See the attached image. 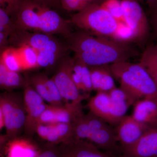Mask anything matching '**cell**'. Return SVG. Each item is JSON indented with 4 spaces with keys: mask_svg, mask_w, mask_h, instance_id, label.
Wrapping results in <instances>:
<instances>
[{
    "mask_svg": "<svg viewBox=\"0 0 157 157\" xmlns=\"http://www.w3.org/2000/svg\"><path fill=\"white\" fill-rule=\"evenodd\" d=\"M65 38L74 56L89 67L128 61L137 55V52L130 43L94 36L83 31L72 32Z\"/></svg>",
    "mask_w": 157,
    "mask_h": 157,
    "instance_id": "1",
    "label": "cell"
},
{
    "mask_svg": "<svg viewBox=\"0 0 157 157\" xmlns=\"http://www.w3.org/2000/svg\"><path fill=\"white\" fill-rule=\"evenodd\" d=\"M74 138L88 140L100 149L117 155H122L115 128L90 112L78 117L73 123Z\"/></svg>",
    "mask_w": 157,
    "mask_h": 157,
    "instance_id": "2",
    "label": "cell"
},
{
    "mask_svg": "<svg viewBox=\"0 0 157 157\" xmlns=\"http://www.w3.org/2000/svg\"><path fill=\"white\" fill-rule=\"evenodd\" d=\"M120 87L135 101L144 98L157 99V85L147 71L138 63L128 61L109 65Z\"/></svg>",
    "mask_w": 157,
    "mask_h": 157,
    "instance_id": "3",
    "label": "cell"
},
{
    "mask_svg": "<svg viewBox=\"0 0 157 157\" xmlns=\"http://www.w3.org/2000/svg\"><path fill=\"white\" fill-rule=\"evenodd\" d=\"M72 24L94 36L113 38L118 21L100 4H93L73 14L70 20Z\"/></svg>",
    "mask_w": 157,
    "mask_h": 157,
    "instance_id": "4",
    "label": "cell"
},
{
    "mask_svg": "<svg viewBox=\"0 0 157 157\" xmlns=\"http://www.w3.org/2000/svg\"><path fill=\"white\" fill-rule=\"evenodd\" d=\"M16 94L5 93L0 98V111L4 114L6 136L10 139L17 137L24 128L26 112L23 101Z\"/></svg>",
    "mask_w": 157,
    "mask_h": 157,
    "instance_id": "5",
    "label": "cell"
},
{
    "mask_svg": "<svg viewBox=\"0 0 157 157\" xmlns=\"http://www.w3.org/2000/svg\"><path fill=\"white\" fill-rule=\"evenodd\" d=\"M73 57L66 56L60 62L56 73L52 77L59 91L62 98L66 103H80L88 98L82 95L72 79Z\"/></svg>",
    "mask_w": 157,
    "mask_h": 157,
    "instance_id": "6",
    "label": "cell"
},
{
    "mask_svg": "<svg viewBox=\"0 0 157 157\" xmlns=\"http://www.w3.org/2000/svg\"><path fill=\"white\" fill-rule=\"evenodd\" d=\"M125 22L132 29L135 42H142L148 36V20L137 0H121Z\"/></svg>",
    "mask_w": 157,
    "mask_h": 157,
    "instance_id": "7",
    "label": "cell"
},
{
    "mask_svg": "<svg viewBox=\"0 0 157 157\" xmlns=\"http://www.w3.org/2000/svg\"><path fill=\"white\" fill-rule=\"evenodd\" d=\"M44 101L29 83L26 84L24 87L23 102L26 112L24 130L27 136H32L36 133L39 118L47 106Z\"/></svg>",
    "mask_w": 157,
    "mask_h": 157,
    "instance_id": "8",
    "label": "cell"
},
{
    "mask_svg": "<svg viewBox=\"0 0 157 157\" xmlns=\"http://www.w3.org/2000/svg\"><path fill=\"white\" fill-rule=\"evenodd\" d=\"M37 10L39 17V32L51 35H61L65 38L72 33L70 20L64 19L51 8L38 3Z\"/></svg>",
    "mask_w": 157,
    "mask_h": 157,
    "instance_id": "9",
    "label": "cell"
},
{
    "mask_svg": "<svg viewBox=\"0 0 157 157\" xmlns=\"http://www.w3.org/2000/svg\"><path fill=\"white\" fill-rule=\"evenodd\" d=\"M149 128L135 120L132 115H125L115 127L118 142L124 151L132 147Z\"/></svg>",
    "mask_w": 157,
    "mask_h": 157,
    "instance_id": "10",
    "label": "cell"
},
{
    "mask_svg": "<svg viewBox=\"0 0 157 157\" xmlns=\"http://www.w3.org/2000/svg\"><path fill=\"white\" fill-rule=\"evenodd\" d=\"M59 145L62 157H122L104 151L86 140L73 138Z\"/></svg>",
    "mask_w": 157,
    "mask_h": 157,
    "instance_id": "11",
    "label": "cell"
},
{
    "mask_svg": "<svg viewBox=\"0 0 157 157\" xmlns=\"http://www.w3.org/2000/svg\"><path fill=\"white\" fill-rule=\"evenodd\" d=\"M11 17L17 29L39 32V17L36 2L21 0L16 12Z\"/></svg>",
    "mask_w": 157,
    "mask_h": 157,
    "instance_id": "12",
    "label": "cell"
},
{
    "mask_svg": "<svg viewBox=\"0 0 157 157\" xmlns=\"http://www.w3.org/2000/svg\"><path fill=\"white\" fill-rule=\"evenodd\" d=\"M17 29L9 36L10 46L15 48L27 45L39 51L44 48L53 35Z\"/></svg>",
    "mask_w": 157,
    "mask_h": 157,
    "instance_id": "13",
    "label": "cell"
},
{
    "mask_svg": "<svg viewBox=\"0 0 157 157\" xmlns=\"http://www.w3.org/2000/svg\"><path fill=\"white\" fill-rule=\"evenodd\" d=\"M122 157H157V127L151 128Z\"/></svg>",
    "mask_w": 157,
    "mask_h": 157,
    "instance_id": "14",
    "label": "cell"
},
{
    "mask_svg": "<svg viewBox=\"0 0 157 157\" xmlns=\"http://www.w3.org/2000/svg\"><path fill=\"white\" fill-rule=\"evenodd\" d=\"M90 112L115 127L114 104L109 92H98L90 98L87 104Z\"/></svg>",
    "mask_w": 157,
    "mask_h": 157,
    "instance_id": "15",
    "label": "cell"
},
{
    "mask_svg": "<svg viewBox=\"0 0 157 157\" xmlns=\"http://www.w3.org/2000/svg\"><path fill=\"white\" fill-rule=\"evenodd\" d=\"M68 49L67 45L54 37L44 48L38 51L39 67L50 68L55 66L66 56Z\"/></svg>",
    "mask_w": 157,
    "mask_h": 157,
    "instance_id": "16",
    "label": "cell"
},
{
    "mask_svg": "<svg viewBox=\"0 0 157 157\" xmlns=\"http://www.w3.org/2000/svg\"><path fill=\"white\" fill-rule=\"evenodd\" d=\"M133 106L132 116L135 120L150 128L157 127V99H140Z\"/></svg>",
    "mask_w": 157,
    "mask_h": 157,
    "instance_id": "17",
    "label": "cell"
},
{
    "mask_svg": "<svg viewBox=\"0 0 157 157\" xmlns=\"http://www.w3.org/2000/svg\"><path fill=\"white\" fill-rule=\"evenodd\" d=\"M10 140L4 148L6 157H36L41 149L29 139L16 137Z\"/></svg>",
    "mask_w": 157,
    "mask_h": 157,
    "instance_id": "18",
    "label": "cell"
},
{
    "mask_svg": "<svg viewBox=\"0 0 157 157\" xmlns=\"http://www.w3.org/2000/svg\"><path fill=\"white\" fill-rule=\"evenodd\" d=\"M93 89L98 92H109L116 87L114 76L108 66L89 67Z\"/></svg>",
    "mask_w": 157,
    "mask_h": 157,
    "instance_id": "19",
    "label": "cell"
},
{
    "mask_svg": "<svg viewBox=\"0 0 157 157\" xmlns=\"http://www.w3.org/2000/svg\"><path fill=\"white\" fill-rule=\"evenodd\" d=\"M73 59L71 75L73 82L80 91L90 92L93 89L89 67L75 57Z\"/></svg>",
    "mask_w": 157,
    "mask_h": 157,
    "instance_id": "20",
    "label": "cell"
},
{
    "mask_svg": "<svg viewBox=\"0 0 157 157\" xmlns=\"http://www.w3.org/2000/svg\"><path fill=\"white\" fill-rule=\"evenodd\" d=\"M26 79H25L19 72L11 71L0 63V85L5 90L15 89L25 85Z\"/></svg>",
    "mask_w": 157,
    "mask_h": 157,
    "instance_id": "21",
    "label": "cell"
},
{
    "mask_svg": "<svg viewBox=\"0 0 157 157\" xmlns=\"http://www.w3.org/2000/svg\"><path fill=\"white\" fill-rule=\"evenodd\" d=\"M139 63L147 71L157 85V44H151L146 47Z\"/></svg>",
    "mask_w": 157,
    "mask_h": 157,
    "instance_id": "22",
    "label": "cell"
},
{
    "mask_svg": "<svg viewBox=\"0 0 157 157\" xmlns=\"http://www.w3.org/2000/svg\"><path fill=\"white\" fill-rule=\"evenodd\" d=\"M17 48L22 70L39 68L38 51L27 45Z\"/></svg>",
    "mask_w": 157,
    "mask_h": 157,
    "instance_id": "23",
    "label": "cell"
},
{
    "mask_svg": "<svg viewBox=\"0 0 157 157\" xmlns=\"http://www.w3.org/2000/svg\"><path fill=\"white\" fill-rule=\"evenodd\" d=\"M0 63L11 71L19 72L22 70L17 49L15 47L10 46L1 52Z\"/></svg>",
    "mask_w": 157,
    "mask_h": 157,
    "instance_id": "24",
    "label": "cell"
},
{
    "mask_svg": "<svg viewBox=\"0 0 157 157\" xmlns=\"http://www.w3.org/2000/svg\"><path fill=\"white\" fill-rule=\"evenodd\" d=\"M44 76L43 73H37L32 75L28 79L31 85L44 101L48 102L49 105L54 106L53 100L45 83Z\"/></svg>",
    "mask_w": 157,
    "mask_h": 157,
    "instance_id": "25",
    "label": "cell"
},
{
    "mask_svg": "<svg viewBox=\"0 0 157 157\" xmlns=\"http://www.w3.org/2000/svg\"><path fill=\"white\" fill-rule=\"evenodd\" d=\"M104 0H60L62 9L69 11L78 12L93 4H101Z\"/></svg>",
    "mask_w": 157,
    "mask_h": 157,
    "instance_id": "26",
    "label": "cell"
},
{
    "mask_svg": "<svg viewBox=\"0 0 157 157\" xmlns=\"http://www.w3.org/2000/svg\"><path fill=\"white\" fill-rule=\"evenodd\" d=\"M101 5L118 21L125 22L121 0H104Z\"/></svg>",
    "mask_w": 157,
    "mask_h": 157,
    "instance_id": "27",
    "label": "cell"
},
{
    "mask_svg": "<svg viewBox=\"0 0 157 157\" xmlns=\"http://www.w3.org/2000/svg\"><path fill=\"white\" fill-rule=\"evenodd\" d=\"M11 16L4 8H0V33H5L10 36L17 29Z\"/></svg>",
    "mask_w": 157,
    "mask_h": 157,
    "instance_id": "28",
    "label": "cell"
},
{
    "mask_svg": "<svg viewBox=\"0 0 157 157\" xmlns=\"http://www.w3.org/2000/svg\"><path fill=\"white\" fill-rule=\"evenodd\" d=\"M112 39L120 42L129 43L134 41L133 32L125 22H119L116 32Z\"/></svg>",
    "mask_w": 157,
    "mask_h": 157,
    "instance_id": "29",
    "label": "cell"
},
{
    "mask_svg": "<svg viewBox=\"0 0 157 157\" xmlns=\"http://www.w3.org/2000/svg\"><path fill=\"white\" fill-rule=\"evenodd\" d=\"M52 124L60 138L62 143L69 141L74 137L73 124L55 123Z\"/></svg>",
    "mask_w": 157,
    "mask_h": 157,
    "instance_id": "30",
    "label": "cell"
},
{
    "mask_svg": "<svg viewBox=\"0 0 157 157\" xmlns=\"http://www.w3.org/2000/svg\"><path fill=\"white\" fill-rule=\"evenodd\" d=\"M44 77L45 83L48 87L51 98L53 100L54 106L57 107L63 106V100L53 78H48V76L45 74Z\"/></svg>",
    "mask_w": 157,
    "mask_h": 157,
    "instance_id": "31",
    "label": "cell"
},
{
    "mask_svg": "<svg viewBox=\"0 0 157 157\" xmlns=\"http://www.w3.org/2000/svg\"><path fill=\"white\" fill-rule=\"evenodd\" d=\"M56 117V113L55 106L51 105H47L46 108L41 113L39 118L37 125L40 124H48L55 123Z\"/></svg>",
    "mask_w": 157,
    "mask_h": 157,
    "instance_id": "32",
    "label": "cell"
},
{
    "mask_svg": "<svg viewBox=\"0 0 157 157\" xmlns=\"http://www.w3.org/2000/svg\"><path fill=\"white\" fill-rule=\"evenodd\" d=\"M36 157H62L59 145L46 143L41 147Z\"/></svg>",
    "mask_w": 157,
    "mask_h": 157,
    "instance_id": "33",
    "label": "cell"
},
{
    "mask_svg": "<svg viewBox=\"0 0 157 157\" xmlns=\"http://www.w3.org/2000/svg\"><path fill=\"white\" fill-rule=\"evenodd\" d=\"M21 0H0V6L11 16L16 12Z\"/></svg>",
    "mask_w": 157,
    "mask_h": 157,
    "instance_id": "34",
    "label": "cell"
},
{
    "mask_svg": "<svg viewBox=\"0 0 157 157\" xmlns=\"http://www.w3.org/2000/svg\"><path fill=\"white\" fill-rule=\"evenodd\" d=\"M33 1L41 5L49 7L51 9L61 7L60 0H33Z\"/></svg>",
    "mask_w": 157,
    "mask_h": 157,
    "instance_id": "35",
    "label": "cell"
},
{
    "mask_svg": "<svg viewBox=\"0 0 157 157\" xmlns=\"http://www.w3.org/2000/svg\"><path fill=\"white\" fill-rule=\"evenodd\" d=\"M9 35L5 33H0V49L1 52L10 46Z\"/></svg>",
    "mask_w": 157,
    "mask_h": 157,
    "instance_id": "36",
    "label": "cell"
},
{
    "mask_svg": "<svg viewBox=\"0 0 157 157\" xmlns=\"http://www.w3.org/2000/svg\"><path fill=\"white\" fill-rule=\"evenodd\" d=\"M151 24L155 35L157 37V7L155 9H153Z\"/></svg>",
    "mask_w": 157,
    "mask_h": 157,
    "instance_id": "37",
    "label": "cell"
},
{
    "mask_svg": "<svg viewBox=\"0 0 157 157\" xmlns=\"http://www.w3.org/2000/svg\"><path fill=\"white\" fill-rule=\"evenodd\" d=\"M150 8L154 9L157 7V0H145Z\"/></svg>",
    "mask_w": 157,
    "mask_h": 157,
    "instance_id": "38",
    "label": "cell"
},
{
    "mask_svg": "<svg viewBox=\"0 0 157 157\" xmlns=\"http://www.w3.org/2000/svg\"><path fill=\"white\" fill-rule=\"evenodd\" d=\"M5 127V119L4 114L2 111H0V129L2 130Z\"/></svg>",
    "mask_w": 157,
    "mask_h": 157,
    "instance_id": "39",
    "label": "cell"
}]
</instances>
